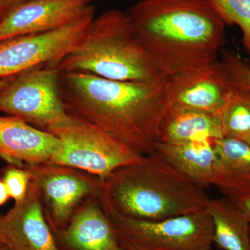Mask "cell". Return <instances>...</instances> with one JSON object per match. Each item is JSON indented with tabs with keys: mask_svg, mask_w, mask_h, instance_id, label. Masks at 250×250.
Instances as JSON below:
<instances>
[{
	"mask_svg": "<svg viewBox=\"0 0 250 250\" xmlns=\"http://www.w3.org/2000/svg\"><path fill=\"white\" fill-rule=\"evenodd\" d=\"M212 141L181 144L157 142L152 152L192 182L205 188L214 182L216 154Z\"/></svg>",
	"mask_w": 250,
	"mask_h": 250,
	"instance_id": "15",
	"label": "cell"
},
{
	"mask_svg": "<svg viewBox=\"0 0 250 250\" xmlns=\"http://www.w3.org/2000/svg\"><path fill=\"white\" fill-rule=\"evenodd\" d=\"M52 232L59 250H128L117 236L98 197L85 199L68 223Z\"/></svg>",
	"mask_w": 250,
	"mask_h": 250,
	"instance_id": "13",
	"label": "cell"
},
{
	"mask_svg": "<svg viewBox=\"0 0 250 250\" xmlns=\"http://www.w3.org/2000/svg\"><path fill=\"white\" fill-rule=\"evenodd\" d=\"M225 196L241 208L250 219V186L229 192Z\"/></svg>",
	"mask_w": 250,
	"mask_h": 250,
	"instance_id": "23",
	"label": "cell"
},
{
	"mask_svg": "<svg viewBox=\"0 0 250 250\" xmlns=\"http://www.w3.org/2000/svg\"><path fill=\"white\" fill-rule=\"evenodd\" d=\"M226 25L236 24L243 33V44L250 57V0H209Z\"/></svg>",
	"mask_w": 250,
	"mask_h": 250,
	"instance_id": "20",
	"label": "cell"
},
{
	"mask_svg": "<svg viewBox=\"0 0 250 250\" xmlns=\"http://www.w3.org/2000/svg\"><path fill=\"white\" fill-rule=\"evenodd\" d=\"M47 132L60 141L50 162L84 171L102 179L120 167L137 162L143 156L113 135L72 117Z\"/></svg>",
	"mask_w": 250,
	"mask_h": 250,
	"instance_id": "5",
	"label": "cell"
},
{
	"mask_svg": "<svg viewBox=\"0 0 250 250\" xmlns=\"http://www.w3.org/2000/svg\"><path fill=\"white\" fill-rule=\"evenodd\" d=\"M103 208L125 246L136 250H213V220L205 208L159 221L126 218Z\"/></svg>",
	"mask_w": 250,
	"mask_h": 250,
	"instance_id": "6",
	"label": "cell"
},
{
	"mask_svg": "<svg viewBox=\"0 0 250 250\" xmlns=\"http://www.w3.org/2000/svg\"><path fill=\"white\" fill-rule=\"evenodd\" d=\"M220 118L224 137L242 139L250 134V92L235 86Z\"/></svg>",
	"mask_w": 250,
	"mask_h": 250,
	"instance_id": "19",
	"label": "cell"
},
{
	"mask_svg": "<svg viewBox=\"0 0 250 250\" xmlns=\"http://www.w3.org/2000/svg\"><path fill=\"white\" fill-rule=\"evenodd\" d=\"M98 199L125 218L159 221L202 209L208 197L205 188L152 152L104 178Z\"/></svg>",
	"mask_w": 250,
	"mask_h": 250,
	"instance_id": "3",
	"label": "cell"
},
{
	"mask_svg": "<svg viewBox=\"0 0 250 250\" xmlns=\"http://www.w3.org/2000/svg\"><path fill=\"white\" fill-rule=\"evenodd\" d=\"M126 13L140 42L167 77L218 62L226 24L209 0H140Z\"/></svg>",
	"mask_w": 250,
	"mask_h": 250,
	"instance_id": "2",
	"label": "cell"
},
{
	"mask_svg": "<svg viewBox=\"0 0 250 250\" xmlns=\"http://www.w3.org/2000/svg\"><path fill=\"white\" fill-rule=\"evenodd\" d=\"M57 65L34 67L13 77L0 91V112L47 131L70 119Z\"/></svg>",
	"mask_w": 250,
	"mask_h": 250,
	"instance_id": "7",
	"label": "cell"
},
{
	"mask_svg": "<svg viewBox=\"0 0 250 250\" xmlns=\"http://www.w3.org/2000/svg\"><path fill=\"white\" fill-rule=\"evenodd\" d=\"M206 210L213 224V245L221 250H250V219L228 197L208 198Z\"/></svg>",
	"mask_w": 250,
	"mask_h": 250,
	"instance_id": "17",
	"label": "cell"
},
{
	"mask_svg": "<svg viewBox=\"0 0 250 250\" xmlns=\"http://www.w3.org/2000/svg\"><path fill=\"white\" fill-rule=\"evenodd\" d=\"M2 179L9 196L16 203L24 200L31 181L30 173L26 169L9 166L3 172Z\"/></svg>",
	"mask_w": 250,
	"mask_h": 250,
	"instance_id": "22",
	"label": "cell"
},
{
	"mask_svg": "<svg viewBox=\"0 0 250 250\" xmlns=\"http://www.w3.org/2000/svg\"><path fill=\"white\" fill-rule=\"evenodd\" d=\"M95 10L66 27L0 41V80L34 67L58 65L82 42Z\"/></svg>",
	"mask_w": 250,
	"mask_h": 250,
	"instance_id": "8",
	"label": "cell"
},
{
	"mask_svg": "<svg viewBox=\"0 0 250 250\" xmlns=\"http://www.w3.org/2000/svg\"><path fill=\"white\" fill-rule=\"evenodd\" d=\"M241 140L248 143V144L250 146V134L248 135V136H246V137L243 138V139Z\"/></svg>",
	"mask_w": 250,
	"mask_h": 250,
	"instance_id": "28",
	"label": "cell"
},
{
	"mask_svg": "<svg viewBox=\"0 0 250 250\" xmlns=\"http://www.w3.org/2000/svg\"><path fill=\"white\" fill-rule=\"evenodd\" d=\"M6 4H9L11 7L16 6L22 3L26 2V1H30V0H4Z\"/></svg>",
	"mask_w": 250,
	"mask_h": 250,
	"instance_id": "26",
	"label": "cell"
},
{
	"mask_svg": "<svg viewBox=\"0 0 250 250\" xmlns=\"http://www.w3.org/2000/svg\"><path fill=\"white\" fill-rule=\"evenodd\" d=\"M10 198L7 188L6 187L2 178H0V207L4 205Z\"/></svg>",
	"mask_w": 250,
	"mask_h": 250,
	"instance_id": "24",
	"label": "cell"
},
{
	"mask_svg": "<svg viewBox=\"0 0 250 250\" xmlns=\"http://www.w3.org/2000/svg\"><path fill=\"white\" fill-rule=\"evenodd\" d=\"M40 190L44 213L52 231L63 228L85 199L98 197L103 179L50 161L25 164L24 167Z\"/></svg>",
	"mask_w": 250,
	"mask_h": 250,
	"instance_id": "9",
	"label": "cell"
},
{
	"mask_svg": "<svg viewBox=\"0 0 250 250\" xmlns=\"http://www.w3.org/2000/svg\"><path fill=\"white\" fill-rule=\"evenodd\" d=\"M95 0H30L13 6L0 21V41L66 27L95 10Z\"/></svg>",
	"mask_w": 250,
	"mask_h": 250,
	"instance_id": "11",
	"label": "cell"
},
{
	"mask_svg": "<svg viewBox=\"0 0 250 250\" xmlns=\"http://www.w3.org/2000/svg\"><path fill=\"white\" fill-rule=\"evenodd\" d=\"M12 77H9V78L1 79V80H0V91H1V90L3 88H4L5 85L7 84L8 82H9V81L11 80V78H12Z\"/></svg>",
	"mask_w": 250,
	"mask_h": 250,
	"instance_id": "27",
	"label": "cell"
},
{
	"mask_svg": "<svg viewBox=\"0 0 250 250\" xmlns=\"http://www.w3.org/2000/svg\"><path fill=\"white\" fill-rule=\"evenodd\" d=\"M0 250H11L4 243H0Z\"/></svg>",
	"mask_w": 250,
	"mask_h": 250,
	"instance_id": "29",
	"label": "cell"
},
{
	"mask_svg": "<svg viewBox=\"0 0 250 250\" xmlns=\"http://www.w3.org/2000/svg\"><path fill=\"white\" fill-rule=\"evenodd\" d=\"M123 245H124V244H123ZM124 246H125V245H124ZM125 247H126V249H127L128 250H136L133 249V248H129V247H127V246H125Z\"/></svg>",
	"mask_w": 250,
	"mask_h": 250,
	"instance_id": "30",
	"label": "cell"
},
{
	"mask_svg": "<svg viewBox=\"0 0 250 250\" xmlns=\"http://www.w3.org/2000/svg\"><path fill=\"white\" fill-rule=\"evenodd\" d=\"M0 238L11 250H59L45 218L40 190L32 179L24 200L0 217Z\"/></svg>",
	"mask_w": 250,
	"mask_h": 250,
	"instance_id": "12",
	"label": "cell"
},
{
	"mask_svg": "<svg viewBox=\"0 0 250 250\" xmlns=\"http://www.w3.org/2000/svg\"><path fill=\"white\" fill-rule=\"evenodd\" d=\"M223 137L220 117L170 107L161 125L158 142L181 144Z\"/></svg>",
	"mask_w": 250,
	"mask_h": 250,
	"instance_id": "16",
	"label": "cell"
},
{
	"mask_svg": "<svg viewBox=\"0 0 250 250\" xmlns=\"http://www.w3.org/2000/svg\"><path fill=\"white\" fill-rule=\"evenodd\" d=\"M168 79L121 82L84 72H61L60 86L69 116L106 131L146 155L159 141L170 108Z\"/></svg>",
	"mask_w": 250,
	"mask_h": 250,
	"instance_id": "1",
	"label": "cell"
},
{
	"mask_svg": "<svg viewBox=\"0 0 250 250\" xmlns=\"http://www.w3.org/2000/svg\"><path fill=\"white\" fill-rule=\"evenodd\" d=\"M57 66L61 72L121 82H156L169 77L140 42L127 13L120 9L95 16L83 40Z\"/></svg>",
	"mask_w": 250,
	"mask_h": 250,
	"instance_id": "4",
	"label": "cell"
},
{
	"mask_svg": "<svg viewBox=\"0 0 250 250\" xmlns=\"http://www.w3.org/2000/svg\"><path fill=\"white\" fill-rule=\"evenodd\" d=\"M222 65L236 88L250 92V64L239 54L231 50L220 52Z\"/></svg>",
	"mask_w": 250,
	"mask_h": 250,
	"instance_id": "21",
	"label": "cell"
},
{
	"mask_svg": "<svg viewBox=\"0 0 250 250\" xmlns=\"http://www.w3.org/2000/svg\"><path fill=\"white\" fill-rule=\"evenodd\" d=\"M60 146L54 135L18 117L0 115V156L25 164L47 162Z\"/></svg>",
	"mask_w": 250,
	"mask_h": 250,
	"instance_id": "14",
	"label": "cell"
},
{
	"mask_svg": "<svg viewBox=\"0 0 250 250\" xmlns=\"http://www.w3.org/2000/svg\"><path fill=\"white\" fill-rule=\"evenodd\" d=\"M235 86L220 61L170 77L167 94L171 108L220 117Z\"/></svg>",
	"mask_w": 250,
	"mask_h": 250,
	"instance_id": "10",
	"label": "cell"
},
{
	"mask_svg": "<svg viewBox=\"0 0 250 250\" xmlns=\"http://www.w3.org/2000/svg\"><path fill=\"white\" fill-rule=\"evenodd\" d=\"M213 142L216 166L213 185L222 193L250 186V146L245 141L223 137Z\"/></svg>",
	"mask_w": 250,
	"mask_h": 250,
	"instance_id": "18",
	"label": "cell"
},
{
	"mask_svg": "<svg viewBox=\"0 0 250 250\" xmlns=\"http://www.w3.org/2000/svg\"><path fill=\"white\" fill-rule=\"evenodd\" d=\"M0 243H1V238H0Z\"/></svg>",
	"mask_w": 250,
	"mask_h": 250,
	"instance_id": "31",
	"label": "cell"
},
{
	"mask_svg": "<svg viewBox=\"0 0 250 250\" xmlns=\"http://www.w3.org/2000/svg\"><path fill=\"white\" fill-rule=\"evenodd\" d=\"M11 6L9 4H6L4 0H0V21L4 17L6 13L11 9Z\"/></svg>",
	"mask_w": 250,
	"mask_h": 250,
	"instance_id": "25",
	"label": "cell"
}]
</instances>
